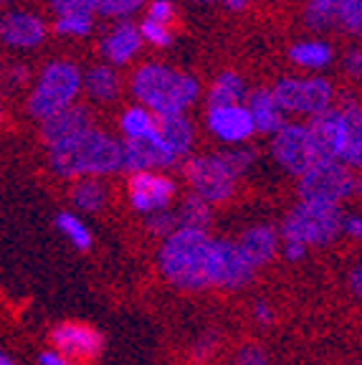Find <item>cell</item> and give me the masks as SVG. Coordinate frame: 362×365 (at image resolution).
I'll return each instance as SVG.
<instances>
[{
    "instance_id": "obj_1",
    "label": "cell",
    "mask_w": 362,
    "mask_h": 365,
    "mask_svg": "<svg viewBox=\"0 0 362 365\" xmlns=\"http://www.w3.org/2000/svg\"><path fill=\"white\" fill-rule=\"evenodd\" d=\"M48 163L63 178H99L122 168V143L86 127L48 145Z\"/></svg>"
},
{
    "instance_id": "obj_2",
    "label": "cell",
    "mask_w": 362,
    "mask_h": 365,
    "mask_svg": "<svg viewBox=\"0 0 362 365\" xmlns=\"http://www.w3.org/2000/svg\"><path fill=\"white\" fill-rule=\"evenodd\" d=\"M132 94L145 109L162 114H182L195 104L200 84L195 76L182 74L165 63H145L132 76Z\"/></svg>"
},
{
    "instance_id": "obj_3",
    "label": "cell",
    "mask_w": 362,
    "mask_h": 365,
    "mask_svg": "<svg viewBox=\"0 0 362 365\" xmlns=\"http://www.w3.org/2000/svg\"><path fill=\"white\" fill-rule=\"evenodd\" d=\"M309 130L322 160H340L347 168L362 163V114L355 102L329 107L309 120Z\"/></svg>"
},
{
    "instance_id": "obj_4",
    "label": "cell",
    "mask_w": 362,
    "mask_h": 365,
    "mask_svg": "<svg viewBox=\"0 0 362 365\" xmlns=\"http://www.w3.org/2000/svg\"><path fill=\"white\" fill-rule=\"evenodd\" d=\"M210 236L200 228L177 226L167 234L165 246L160 251V267L162 274L180 289L198 292L208 287L205 274V254H208Z\"/></svg>"
},
{
    "instance_id": "obj_5",
    "label": "cell",
    "mask_w": 362,
    "mask_h": 365,
    "mask_svg": "<svg viewBox=\"0 0 362 365\" xmlns=\"http://www.w3.org/2000/svg\"><path fill=\"white\" fill-rule=\"evenodd\" d=\"M254 160L256 153L246 148L228 150V153L218 155H203V158H195L187 163L185 175L195 195H200L205 203H223V200L231 198L238 175L249 170L254 165Z\"/></svg>"
},
{
    "instance_id": "obj_6",
    "label": "cell",
    "mask_w": 362,
    "mask_h": 365,
    "mask_svg": "<svg viewBox=\"0 0 362 365\" xmlns=\"http://www.w3.org/2000/svg\"><path fill=\"white\" fill-rule=\"evenodd\" d=\"M81 91V71L74 61H51L41 71L29 97V112L36 120L74 104Z\"/></svg>"
},
{
    "instance_id": "obj_7",
    "label": "cell",
    "mask_w": 362,
    "mask_h": 365,
    "mask_svg": "<svg viewBox=\"0 0 362 365\" xmlns=\"http://www.w3.org/2000/svg\"><path fill=\"white\" fill-rule=\"evenodd\" d=\"M342 231L340 203L301 200L284 221V239L301 241L304 246H322Z\"/></svg>"
},
{
    "instance_id": "obj_8",
    "label": "cell",
    "mask_w": 362,
    "mask_h": 365,
    "mask_svg": "<svg viewBox=\"0 0 362 365\" xmlns=\"http://www.w3.org/2000/svg\"><path fill=\"white\" fill-rule=\"evenodd\" d=\"M357 180L352 178L350 168L340 160H319L311 168H306L299 175L301 200L314 203H342L355 193Z\"/></svg>"
},
{
    "instance_id": "obj_9",
    "label": "cell",
    "mask_w": 362,
    "mask_h": 365,
    "mask_svg": "<svg viewBox=\"0 0 362 365\" xmlns=\"http://www.w3.org/2000/svg\"><path fill=\"white\" fill-rule=\"evenodd\" d=\"M276 104L291 114H314L332 107L334 89L324 76H304V79H281L272 89Z\"/></svg>"
},
{
    "instance_id": "obj_10",
    "label": "cell",
    "mask_w": 362,
    "mask_h": 365,
    "mask_svg": "<svg viewBox=\"0 0 362 365\" xmlns=\"http://www.w3.org/2000/svg\"><path fill=\"white\" fill-rule=\"evenodd\" d=\"M205 274H208V284L221 289H241L254 279V267L241 254L238 244L210 239L208 254H205Z\"/></svg>"
},
{
    "instance_id": "obj_11",
    "label": "cell",
    "mask_w": 362,
    "mask_h": 365,
    "mask_svg": "<svg viewBox=\"0 0 362 365\" xmlns=\"http://www.w3.org/2000/svg\"><path fill=\"white\" fill-rule=\"evenodd\" d=\"M274 158L279 160V165L284 170L301 175L306 168L322 160L319 148L311 137L309 125H299V122H284L276 132H274Z\"/></svg>"
},
{
    "instance_id": "obj_12",
    "label": "cell",
    "mask_w": 362,
    "mask_h": 365,
    "mask_svg": "<svg viewBox=\"0 0 362 365\" xmlns=\"http://www.w3.org/2000/svg\"><path fill=\"white\" fill-rule=\"evenodd\" d=\"M304 21L314 31H345L360 34L362 0H309Z\"/></svg>"
},
{
    "instance_id": "obj_13",
    "label": "cell",
    "mask_w": 362,
    "mask_h": 365,
    "mask_svg": "<svg viewBox=\"0 0 362 365\" xmlns=\"http://www.w3.org/2000/svg\"><path fill=\"white\" fill-rule=\"evenodd\" d=\"M175 195V182L152 170H137L130 178V203L142 213L167 208Z\"/></svg>"
},
{
    "instance_id": "obj_14",
    "label": "cell",
    "mask_w": 362,
    "mask_h": 365,
    "mask_svg": "<svg viewBox=\"0 0 362 365\" xmlns=\"http://www.w3.org/2000/svg\"><path fill=\"white\" fill-rule=\"evenodd\" d=\"M205 122H208V130L213 132L218 140L223 143H246L251 135H254V122H251V114L246 109V104H215L205 114Z\"/></svg>"
},
{
    "instance_id": "obj_15",
    "label": "cell",
    "mask_w": 362,
    "mask_h": 365,
    "mask_svg": "<svg viewBox=\"0 0 362 365\" xmlns=\"http://www.w3.org/2000/svg\"><path fill=\"white\" fill-rule=\"evenodd\" d=\"M51 342L66 360H91L102 350L104 337L84 322H63L53 330Z\"/></svg>"
},
{
    "instance_id": "obj_16",
    "label": "cell",
    "mask_w": 362,
    "mask_h": 365,
    "mask_svg": "<svg viewBox=\"0 0 362 365\" xmlns=\"http://www.w3.org/2000/svg\"><path fill=\"white\" fill-rule=\"evenodd\" d=\"M46 38V23L33 13L11 11L0 18V41L13 48H36Z\"/></svg>"
},
{
    "instance_id": "obj_17",
    "label": "cell",
    "mask_w": 362,
    "mask_h": 365,
    "mask_svg": "<svg viewBox=\"0 0 362 365\" xmlns=\"http://www.w3.org/2000/svg\"><path fill=\"white\" fill-rule=\"evenodd\" d=\"M86 127H91L89 109L74 102L41 120V137H43L46 145H53L58 140H63V137L74 135V132L86 130Z\"/></svg>"
},
{
    "instance_id": "obj_18",
    "label": "cell",
    "mask_w": 362,
    "mask_h": 365,
    "mask_svg": "<svg viewBox=\"0 0 362 365\" xmlns=\"http://www.w3.org/2000/svg\"><path fill=\"white\" fill-rule=\"evenodd\" d=\"M140 48H142V36L137 31V26H132L130 21L117 23L102 41V53L107 58V63H112V66L130 63L140 53Z\"/></svg>"
},
{
    "instance_id": "obj_19",
    "label": "cell",
    "mask_w": 362,
    "mask_h": 365,
    "mask_svg": "<svg viewBox=\"0 0 362 365\" xmlns=\"http://www.w3.org/2000/svg\"><path fill=\"white\" fill-rule=\"evenodd\" d=\"M236 244L241 249V254L249 259L251 267L259 269L274 259V254L279 249V236L272 226H254L249 231H244Z\"/></svg>"
},
{
    "instance_id": "obj_20",
    "label": "cell",
    "mask_w": 362,
    "mask_h": 365,
    "mask_svg": "<svg viewBox=\"0 0 362 365\" xmlns=\"http://www.w3.org/2000/svg\"><path fill=\"white\" fill-rule=\"evenodd\" d=\"M246 109L251 114V122H254L256 132H264V135H274L279 127L284 125V109L276 104L272 89H256L246 99Z\"/></svg>"
},
{
    "instance_id": "obj_21",
    "label": "cell",
    "mask_w": 362,
    "mask_h": 365,
    "mask_svg": "<svg viewBox=\"0 0 362 365\" xmlns=\"http://www.w3.org/2000/svg\"><path fill=\"white\" fill-rule=\"evenodd\" d=\"M157 117V114H155ZM157 130L162 137L165 148L170 150L177 160H182L192 148V140H195V130H192V122L182 114H162L157 117Z\"/></svg>"
},
{
    "instance_id": "obj_22",
    "label": "cell",
    "mask_w": 362,
    "mask_h": 365,
    "mask_svg": "<svg viewBox=\"0 0 362 365\" xmlns=\"http://www.w3.org/2000/svg\"><path fill=\"white\" fill-rule=\"evenodd\" d=\"M81 86H86L89 97L96 102H112L119 94V74L114 71L112 63H99L91 66L86 71V76H81Z\"/></svg>"
},
{
    "instance_id": "obj_23",
    "label": "cell",
    "mask_w": 362,
    "mask_h": 365,
    "mask_svg": "<svg viewBox=\"0 0 362 365\" xmlns=\"http://www.w3.org/2000/svg\"><path fill=\"white\" fill-rule=\"evenodd\" d=\"M332 46L324 43V41H299L289 48V58L301 68H309V71H319V68H327L332 63Z\"/></svg>"
},
{
    "instance_id": "obj_24",
    "label": "cell",
    "mask_w": 362,
    "mask_h": 365,
    "mask_svg": "<svg viewBox=\"0 0 362 365\" xmlns=\"http://www.w3.org/2000/svg\"><path fill=\"white\" fill-rule=\"evenodd\" d=\"M119 125H122L127 140H152V137H157V117L142 104L127 109Z\"/></svg>"
},
{
    "instance_id": "obj_25",
    "label": "cell",
    "mask_w": 362,
    "mask_h": 365,
    "mask_svg": "<svg viewBox=\"0 0 362 365\" xmlns=\"http://www.w3.org/2000/svg\"><path fill=\"white\" fill-rule=\"evenodd\" d=\"M246 99V81L236 74V71H223L218 79L213 81L208 94V104H241Z\"/></svg>"
},
{
    "instance_id": "obj_26",
    "label": "cell",
    "mask_w": 362,
    "mask_h": 365,
    "mask_svg": "<svg viewBox=\"0 0 362 365\" xmlns=\"http://www.w3.org/2000/svg\"><path fill=\"white\" fill-rule=\"evenodd\" d=\"M175 216H177V226L205 231V228L210 226V203H205L200 195L192 193L190 198L182 200L180 211H177Z\"/></svg>"
},
{
    "instance_id": "obj_27",
    "label": "cell",
    "mask_w": 362,
    "mask_h": 365,
    "mask_svg": "<svg viewBox=\"0 0 362 365\" xmlns=\"http://www.w3.org/2000/svg\"><path fill=\"white\" fill-rule=\"evenodd\" d=\"M104 200H107V190H104V185L96 178H86V180H81L74 188V203L81 211H89V213L99 211L104 205Z\"/></svg>"
},
{
    "instance_id": "obj_28",
    "label": "cell",
    "mask_w": 362,
    "mask_h": 365,
    "mask_svg": "<svg viewBox=\"0 0 362 365\" xmlns=\"http://www.w3.org/2000/svg\"><path fill=\"white\" fill-rule=\"evenodd\" d=\"M148 0H91L94 16L104 18H127L132 13H137Z\"/></svg>"
},
{
    "instance_id": "obj_29",
    "label": "cell",
    "mask_w": 362,
    "mask_h": 365,
    "mask_svg": "<svg viewBox=\"0 0 362 365\" xmlns=\"http://www.w3.org/2000/svg\"><path fill=\"white\" fill-rule=\"evenodd\" d=\"M56 226L61 228L63 234H66V239L71 241L79 251H86L91 246V234L86 231L84 223H81L76 216H71V213H58Z\"/></svg>"
},
{
    "instance_id": "obj_30",
    "label": "cell",
    "mask_w": 362,
    "mask_h": 365,
    "mask_svg": "<svg viewBox=\"0 0 362 365\" xmlns=\"http://www.w3.org/2000/svg\"><path fill=\"white\" fill-rule=\"evenodd\" d=\"M91 29H94V13L56 16V31L61 36H89Z\"/></svg>"
},
{
    "instance_id": "obj_31",
    "label": "cell",
    "mask_w": 362,
    "mask_h": 365,
    "mask_svg": "<svg viewBox=\"0 0 362 365\" xmlns=\"http://www.w3.org/2000/svg\"><path fill=\"white\" fill-rule=\"evenodd\" d=\"M140 31L142 41H148V43L157 46V48H165V46L172 43V34H170V26H162V23L152 21V18L145 16V21L137 26Z\"/></svg>"
},
{
    "instance_id": "obj_32",
    "label": "cell",
    "mask_w": 362,
    "mask_h": 365,
    "mask_svg": "<svg viewBox=\"0 0 362 365\" xmlns=\"http://www.w3.org/2000/svg\"><path fill=\"white\" fill-rule=\"evenodd\" d=\"M150 228L157 231V234H170L177 228V216L170 213L167 208H160V211L150 213Z\"/></svg>"
},
{
    "instance_id": "obj_33",
    "label": "cell",
    "mask_w": 362,
    "mask_h": 365,
    "mask_svg": "<svg viewBox=\"0 0 362 365\" xmlns=\"http://www.w3.org/2000/svg\"><path fill=\"white\" fill-rule=\"evenodd\" d=\"M51 8L56 16H68V13H94L91 0H51Z\"/></svg>"
},
{
    "instance_id": "obj_34",
    "label": "cell",
    "mask_w": 362,
    "mask_h": 365,
    "mask_svg": "<svg viewBox=\"0 0 362 365\" xmlns=\"http://www.w3.org/2000/svg\"><path fill=\"white\" fill-rule=\"evenodd\" d=\"M148 18L162 23V26H170L172 18H175V8H172L170 0H152V3H150Z\"/></svg>"
},
{
    "instance_id": "obj_35",
    "label": "cell",
    "mask_w": 362,
    "mask_h": 365,
    "mask_svg": "<svg viewBox=\"0 0 362 365\" xmlns=\"http://www.w3.org/2000/svg\"><path fill=\"white\" fill-rule=\"evenodd\" d=\"M267 353L261 348H256V345H246V348H241V353H238V365H267Z\"/></svg>"
},
{
    "instance_id": "obj_36",
    "label": "cell",
    "mask_w": 362,
    "mask_h": 365,
    "mask_svg": "<svg viewBox=\"0 0 362 365\" xmlns=\"http://www.w3.org/2000/svg\"><path fill=\"white\" fill-rule=\"evenodd\" d=\"M306 254V246L301 241H294V239H284V257L289 262H299L301 257Z\"/></svg>"
},
{
    "instance_id": "obj_37",
    "label": "cell",
    "mask_w": 362,
    "mask_h": 365,
    "mask_svg": "<svg viewBox=\"0 0 362 365\" xmlns=\"http://www.w3.org/2000/svg\"><path fill=\"white\" fill-rule=\"evenodd\" d=\"M345 68L350 71L352 76H360V71H362V53L357 51H350L347 53V58H345Z\"/></svg>"
},
{
    "instance_id": "obj_38",
    "label": "cell",
    "mask_w": 362,
    "mask_h": 365,
    "mask_svg": "<svg viewBox=\"0 0 362 365\" xmlns=\"http://www.w3.org/2000/svg\"><path fill=\"white\" fill-rule=\"evenodd\" d=\"M360 226H362V223H360V216H350V218L342 216V231H347V234L360 236V231H362Z\"/></svg>"
},
{
    "instance_id": "obj_39",
    "label": "cell",
    "mask_w": 362,
    "mask_h": 365,
    "mask_svg": "<svg viewBox=\"0 0 362 365\" xmlns=\"http://www.w3.org/2000/svg\"><path fill=\"white\" fill-rule=\"evenodd\" d=\"M41 365H68V360L63 358L61 353H51V350H46L41 355Z\"/></svg>"
},
{
    "instance_id": "obj_40",
    "label": "cell",
    "mask_w": 362,
    "mask_h": 365,
    "mask_svg": "<svg viewBox=\"0 0 362 365\" xmlns=\"http://www.w3.org/2000/svg\"><path fill=\"white\" fill-rule=\"evenodd\" d=\"M256 317H259V322H272V309L264 302H259L256 304Z\"/></svg>"
},
{
    "instance_id": "obj_41",
    "label": "cell",
    "mask_w": 362,
    "mask_h": 365,
    "mask_svg": "<svg viewBox=\"0 0 362 365\" xmlns=\"http://www.w3.org/2000/svg\"><path fill=\"white\" fill-rule=\"evenodd\" d=\"M352 289H355L357 294L362 292V272L360 269H352Z\"/></svg>"
},
{
    "instance_id": "obj_42",
    "label": "cell",
    "mask_w": 362,
    "mask_h": 365,
    "mask_svg": "<svg viewBox=\"0 0 362 365\" xmlns=\"http://www.w3.org/2000/svg\"><path fill=\"white\" fill-rule=\"evenodd\" d=\"M223 3H226V6L231 8V11H241V8H244L246 3H249V0H223Z\"/></svg>"
},
{
    "instance_id": "obj_43",
    "label": "cell",
    "mask_w": 362,
    "mask_h": 365,
    "mask_svg": "<svg viewBox=\"0 0 362 365\" xmlns=\"http://www.w3.org/2000/svg\"><path fill=\"white\" fill-rule=\"evenodd\" d=\"M0 365H13V363H11V360H8V358H6V355L0 353Z\"/></svg>"
},
{
    "instance_id": "obj_44",
    "label": "cell",
    "mask_w": 362,
    "mask_h": 365,
    "mask_svg": "<svg viewBox=\"0 0 362 365\" xmlns=\"http://www.w3.org/2000/svg\"><path fill=\"white\" fill-rule=\"evenodd\" d=\"M0 3H11V0H0Z\"/></svg>"
},
{
    "instance_id": "obj_45",
    "label": "cell",
    "mask_w": 362,
    "mask_h": 365,
    "mask_svg": "<svg viewBox=\"0 0 362 365\" xmlns=\"http://www.w3.org/2000/svg\"><path fill=\"white\" fill-rule=\"evenodd\" d=\"M0 122H3V112H0Z\"/></svg>"
},
{
    "instance_id": "obj_46",
    "label": "cell",
    "mask_w": 362,
    "mask_h": 365,
    "mask_svg": "<svg viewBox=\"0 0 362 365\" xmlns=\"http://www.w3.org/2000/svg\"><path fill=\"white\" fill-rule=\"evenodd\" d=\"M203 3H210V0H203Z\"/></svg>"
}]
</instances>
